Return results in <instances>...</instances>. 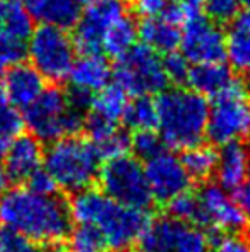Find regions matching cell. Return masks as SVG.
<instances>
[{"mask_svg": "<svg viewBox=\"0 0 250 252\" xmlns=\"http://www.w3.org/2000/svg\"><path fill=\"white\" fill-rule=\"evenodd\" d=\"M0 225L34 246H58L72 230L69 202L57 194H40L29 187L7 189L0 196Z\"/></svg>", "mask_w": 250, "mask_h": 252, "instance_id": "cell-1", "label": "cell"}, {"mask_svg": "<svg viewBox=\"0 0 250 252\" xmlns=\"http://www.w3.org/2000/svg\"><path fill=\"white\" fill-rule=\"evenodd\" d=\"M69 208L77 225L93 226L113 252L129 251L151 223L147 209L120 204L91 187L74 194Z\"/></svg>", "mask_w": 250, "mask_h": 252, "instance_id": "cell-2", "label": "cell"}, {"mask_svg": "<svg viewBox=\"0 0 250 252\" xmlns=\"http://www.w3.org/2000/svg\"><path fill=\"white\" fill-rule=\"evenodd\" d=\"M156 129L165 146L187 150L206 136L209 103L190 88H167L158 93Z\"/></svg>", "mask_w": 250, "mask_h": 252, "instance_id": "cell-3", "label": "cell"}, {"mask_svg": "<svg viewBox=\"0 0 250 252\" xmlns=\"http://www.w3.org/2000/svg\"><path fill=\"white\" fill-rule=\"evenodd\" d=\"M101 161L89 139L65 136L50 143L43 156V168L54 177L58 189L76 194L93 186Z\"/></svg>", "mask_w": 250, "mask_h": 252, "instance_id": "cell-4", "label": "cell"}, {"mask_svg": "<svg viewBox=\"0 0 250 252\" xmlns=\"http://www.w3.org/2000/svg\"><path fill=\"white\" fill-rule=\"evenodd\" d=\"M86 113L74 108L67 91L58 86L45 88L43 93L24 110V126L41 143H54L65 136H76L84 129Z\"/></svg>", "mask_w": 250, "mask_h": 252, "instance_id": "cell-5", "label": "cell"}, {"mask_svg": "<svg viewBox=\"0 0 250 252\" xmlns=\"http://www.w3.org/2000/svg\"><path fill=\"white\" fill-rule=\"evenodd\" d=\"M207 115L206 136L218 146L242 143L250 137V101L247 86L235 77L221 93L213 96Z\"/></svg>", "mask_w": 250, "mask_h": 252, "instance_id": "cell-6", "label": "cell"}, {"mask_svg": "<svg viewBox=\"0 0 250 252\" xmlns=\"http://www.w3.org/2000/svg\"><path fill=\"white\" fill-rule=\"evenodd\" d=\"M31 65L52 83L69 79L76 60V45L67 30L40 24L28 40V55Z\"/></svg>", "mask_w": 250, "mask_h": 252, "instance_id": "cell-7", "label": "cell"}, {"mask_svg": "<svg viewBox=\"0 0 250 252\" xmlns=\"http://www.w3.org/2000/svg\"><path fill=\"white\" fill-rule=\"evenodd\" d=\"M98 182L101 192L120 204L147 209L154 201L147 186L144 165L136 156L122 155L105 159L100 166Z\"/></svg>", "mask_w": 250, "mask_h": 252, "instance_id": "cell-8", "label": "cell"}, {"mask_svg": "<svg viewBox=\"0 0 250 252\" xmlns=\"http://www.w3.org/2000/svg\"><path fill=\"white\" fill-rule=\"evenodd\" d=\"M115 84L127 94H154L167 90L168 77L163 69V59L160 53L146 45H134L130 50L118 57L115 69L111 70Z\"/></svg>", "mask_w": 250, "mask_h": 252, "instance_id": "cell-9", "label": "cell"}, {"mask_svg": "<svg viewBox=\"0 0 250 252\" xmlns=\"http://www.w3.org/2000/svg\"><path fill=\"white\" fill-rule=\"evenodd\" d=\"M142 252H209V232L173 216L151 220L140 237Z\"/></svg>", "mask_w": 250, "mask_h": 252, "instance_id": "cell-10", "label": "cell"}, {"mask_svg": "<svg viewBox=\"0 0 250 252\" xmlns=\"http://www.w3.org/2000/svg\"><path fill=\"white\" fill-rule=\"evenodd\" d=\"M127 12L124 0H96L74 24V45L81 53H101V41L108 26Z\"/></svg>", "mask_w": 250, "mask_h": 252, "instance_id": "cell-11", "label": "cell"}, {"mask_svg": "<svg viewBox=\"0 0 250 252\" xmlns=\"http://www.w3.org/2000/svg\"><path fill=\"white\" fill-rule=\"evenodd\" d=\"M180 48L190 63L223 62L226 59L224 34L206 16L189 17L184 23Z\"/></svg>", "mask_w": 250, "mask_h": 252, "instance_id": "cell-12", "label": "cell"}, {"mask_svg": "<svg viewBox=\"0 0 250 252\" xmlns=\"http://www.w3.org/2000/svg\"><path fill=\"white\" fill-rule=\"evenodd\" d=\"M144 173L153 199L160 202H170L182 192H187L192 182L182 159L167 148L146 159Z\"/></svg>", "mask_w": 250, "mask_h": 252, "instance_id": "cell-13", "label": "cell"}, {"mask_svg": "<svg viewBox=\"0 0 250 252\" xmlns=\"http://www.w3.org/2000/svg\"><path fill=\"white\" fill-rule=\"evenodd\" d=\"M202 209V228L207 232H240L247 223L244 211L230 190L220 184H206L197 192Z\"/></svg>", "mask_w": 250, "mask_h": 252, "instance_id": "cell-14", "label": "cell"}, {"mask_svg": "<svg viewBox=\"0 0 250 252\" xmlns=\"http://www.w3.org/2000/svg\"><path fill=\"white\" fill-rule=\"evenodd\" d=\"M43 146L31 134H17L5 144L3 150V168L10 182H26L36 170L43 166Z\"/></svg>", "mask_w": 250, "mask_h": 252, "instance_id": "cell-15", "label": "cell"}, {"mask_svg": "<svg viewBox=\"0 0 250 252\" xmlns=\"http://www.w3.org/2000/svg\"><path fill=\"white\" fill-rule=\"evenodd\" d=\"M2 83L7 100L17 110H26L45 90L43 76L33 65L23 62L9 67Z\"/></svg>", "mask_w": 250, "mask_h": 252, "instance_id": "cell-16", "label": "cell"}, {"mask_svg": "<svg viewBox=\"0 0 250 252\" xmlns=\"http://www.w3.org/2000/svg\"><path fill=\"white\" fill-rule=\"evenodd\" d=\"M111 79V67L101 53H83L81 59L74 60L69 81L70 88L96 94Z\"/></svg>", "mask_w": 250, "mask_h": 252, "instance_id": "cell-17", "label": "cell"}, {"mask_svg": "<svg viewBox=\"0 0 250 252\" xmlns=\"http://www.w3.org/2000/svg\"><path fill=\"white\" fill-rule=\"evenodd\" d=\"M250 172V151L242 143L224 144L218 153V184L226 190H237Z\"/></svg>", "mask_w": 250, "mask_h": 252, "instance_id": "cell-18", "label": "cell"}, {"mask_svg": "<svg viewBox=\"0 0 250 252\" xmlns=\"http://www.w3.org/2000/svg\"><path fill=\"white\" fill-rule=\"evenodd\" d=\"M33 21L69 30L81 16L77 0H21Z\"/></svg>", "mask_w": 250, "mask_h": 252, "instance_id": "cell-19", "label": "cell"}, {"mask_svg": "<svg viewBox=\"0 0 250 252\" xmlns=\"http://www.w3.org/2000/svg\"><path fill=\"white\" fill-rule=\"evenodd\" d=\"M137 36L146 47L158 53H170L180 47V24H175L165 17H146L137 26Z\"/></svg>", "mask_w": 250, "mask_h": 252, "instance_id": "cell-20", "label": "cell"}, {"mask_svg": "<svg viewBox=\"0 0 250 252\" xmlns=\"http://www.w3.org/2000/svg\"><path fill=\"white\" fill-rule=\"evenodd\" d=\"M231 70L223 62L192 63L189 69L187 79L190 90L202 96H216L233 81Z\"/></svg>", "mask_w": 250, "mask_h": 252, "instance_id": "cell-21", "label": "cell"}, {"mask_svg": "<svg viewBox=\"0 0 250 252\" xmlns=\"http://www.w3.org/2000/svg\"><path fill=\"white\" fill-rule=\"evenodd\" d=\"M226 59L237 72H250V14L244 12L237 16L228 26L224 36Z\"/></svg>", "mask_w": 250, "mask_h": 252, "instance_id": "cell-22", "label": "cell"}, {"mask_svg": "<svg viewBox=\"0 0 250 252\" xmlns=\"http://www.w3.org/2000/svg\"><path fill=\"white\" fill-rule=\"evenodd\" d=\"M137 40V24L129 14H124L108 26L107 33L101 41V52L110 57H122L127 50L136 45Z\"/></svg>", "mask_w": 250, "mask_h": 252, "instance_id": "cell-23", "label": "cell"}, {"mask_svg": "<svg viewBox=\"0 0 250 252\" xmlns=\"http://www.w3.org/2000/svg\"><path fill=\"white\" fill-rule=\"evenodd\" d=\"M0 31L28 43L33 33V19L21 0H0Z\"/></svg>", "mask_w": 250, "mask_h": 252, "instance_id": "cell-24", "label": "cell"}, {"mask_svg": "<svg viewBox=\"0 0 250 252\" xmlns=\"http://www.w3.org/2000/svg\"><path fill=\"white\" fill-rule=\"evenodd\" d=\"M129 94L122 90L118 84H107L103 90H100L93 98L89 112L96 113L98 117L105 120H110V122L117 124L118 120H122L125 112V106L129 100H127Z\"/></svg>", "mask_w": 250, "mask_h": 252, "instance_id": "cell-25", "label": "cell"}, {"mask_svg": "<svg viewBox=\"0 0 250 252\" xmlns=\"http://www.w3.org/2000/svg\"><path fill=\"white\" fill-rule=\"evenodd\" d=\"M182 165L187 170L190 179L207 180L214 172L218 165V151L209 144H195L184 150L182 155Z\"/></svg>", "mask_w": 250, "mask_h": 252, "instance_id": "cell-26", "label": "cell"}, {"mask_svg": "<svg viewBox=\"0 0 250 252\" xmlns=\"http://www.w3.org/2000/svg\"><path fill=\"white\" fill-rule=\"evenodd\" d=\"M124 124L132 130H154L156 129V101L149 94L136 96L127 103Z\"/></svg>", "mask_w": 250, "mask_h": 252, "instance_id": "cell-27", "label": "cell"}, {"mask_svg": "<svg viewBox=\"0 0 250 252\" xmlns=\"http://www.w3.org/2000/svg\"><path fill=\"white\" fill-rule=\"evenodd\" d=\"M168 211L173 218L202 228V209H200L197 194L187 190V192H182L180 196L173 197L168 202Z\"/></svg>", "mask_w": 250, "mask_h": 252, "instance_id": "cell-28", "label": "cell"}, {"mask_svg": "<svg viewBox=\"0 0 250 252\" xmlns=\"http://www.w3.org/2000/svg\"><path fill=\"white\" fill-rule=\"evenodd\" d=\"M69 252H108V247L101 235L87 225H79L76 230H70Z\"/></svg>", "mask_w": 250, "mask_h": 252, "instance_id": "cell-29", "label": "cell"}, {"mask_svg": "<svg viewBox=\"0 0 250 252\" xmlns=\"http://www.w3.org/2000/svg\"><path fill=\"white\" fill-rule=\"evenodd\" d=\"M24 126L23 115L14 105H10L3 91V83L0 79V139L10 141L21 134V129Z\"/></svg>", "mask_w": 250, "mask_h": 252, "instance_id": "cell-30", "label": "cell"}, {"mask_svg": "<svg viewBox=\"0 0 250 252\" xmlns=\"http://www.w3.org/2000/svg\"><path fill=\"white\" fill-rule=\"evenodd\" d=\"M26 55H28L26 41L17 40V38L0 31V72L16 65V63L23 62V59Z\"/></svg>", "mask_w": 250, "mask_h": 252, "instance_id": "cell-31", "label": "cell"}, {"mask_svg": "<svg viewBox=\"0 0 250 252\" xmlns=\"http://www.w3.org/2000/svg\"><path fill=\"white\" fill-rule=\"evenodd\" d=\"M240 0H204L202 10L214 24H230L238 16Z\"/></svg>", "mask_w": 250, "mask_h": 252, "instance_id": "cell-32", "label": "cell"}, {"mask_svg": "<svg viewBox=\"0 0 250 252\" xmlns=\"http://www.w3.org/2000/svg\"><path fill=\"white\" fill-rule=\"evenodd\" d=\"M130 148L136 153V158L147 159L153 155H156L158 151L163 150L165 144L154 130H137L130 137Z\"/></svg>", "mask_w": 250, "mask_h": 252, "instance_id": "cell-33", "label": "cell"}, {"mask_svg": "<svg viewBox=\"0 0 250 252\" xmlns=\"http://www.w3.org/2000/svg\"><path fill=\"white\" fill-rule=\"evenodd\" d=\"M94 148L98 150V155H100L101 159L117 158V156L127 155V151L130 150V137L125 130L117 129L113 134H110L107 139L94 144Z\"/></svg>", "mask_w": 250, "mask_h": 252, "instance_id": "cell-34", "label": "cell"}, {"mask_svg": "<svg viewBox=\"0 0 250 252\" xmlns=\"http://www.w3.org/2000/svg\"><path fill=\"white\" fill-rule=\"evenodd\" d=\"M163 69L168 81L173 83H185L190 69V62L184 57L182 52H170L163 57Z\"/></svg>", "mask_w": 250, "mask_h": 252, "instance_id": "cell-35", "label": "cell"}, {"mask_svg": "<svg viewBox=\"0 0 250 252\" xmlns=\"http://www.w3.org/2000/svg\"><path fill=\"white\" fill-rule=\"evenodd\" d=\"M0 252H38L36 246L23 235L0 225Z\"/></svg>", "mask_w": 250, "mask_h": 252, "instance_id": "cell-36", "label": "cell"}, {"mask_svg": "<svg viewBox=\"0 0 250 252\" xmlns=\"http://www.w3.org/2000/svg\"><path fill=\"white\" fill-rule=\"evenodd\" d=\"M209 252H250V240L235 233H228L211 244Z\"/></svg>", "mask_w": 250, "mask_h": 252, "instance_id": "cell-37", "label": "cell"}, {"mask_svg": "<svg viewBox=\"0 0 250 252\" xmlns=\"http://www.w3.org/2000/svg\"><path fill=\"white\" fill-rule=\"evenodd\" d=\"M26 184L31 190L40 192V194H47V196H50V194H57V189H58L57 184H55V180H54V177H52L50 173L43 168V166H41L40 170H36V172H34L33 175L26 180Z\"/></svg>", "mask_w": 250, "mask_h": 252, "instance_id": "cell-38", "label": "cell"}, {"mask_svg": "<svg viewBox=\"0 0 250 252\" xmlns=\"http://www.w3.org/2000/svg\"><path fill=\"white\" fill-rule=\"evenodd\" d=\"M171 0H134V10L140 17H161L170 7Z\"/></svg>", "mask_w": 250, "mask_h": 252, "instance_id": "cell-39", "label": "cell"}, {"mask_svg": "<svg viewBox=\"0 0 250 252\" xmlns=\"http://www.w3.org/2000/svg\"><path fill=\"white\" fill-rule=\"evenodd\" d=\"M235 199H237L238 206H240L242 211H244L245 218L250 220V172H249L247 179L244 180V184L237 189Z\"/></svg>", "mask_w": 250, "mask_h": 252, "instance_id": "cell-40", "label": "cell"}, {"mask_svg": "<svg viewBox=\"0 0 250 252\" xmlns=\"http://www.w3.org/2000/svg\"><path fill=\"white\" fill-rule=\"evenodd\" d=\"M173 2L177 3L182 10H184L185 21H187L189 17H194V16H199V14H202L204 0H173Z\"/></svg>", "mask_w": 250, "mask_h": 252, "instance_id": "cell-41", "label": "cell"}, {"mask_svg": "<svg viewBox=\"0 0 250 252\" xmlns=\"http://www.w3.org/2000/svg\"><path fill=\"white\" fill-rule=\"evenodd\" d=\"M9 184H10V180H9V177H7L5 168H3V163L0 161V196L7 190Z\"/></svg>", "mask_w": 250, "mask_h": 252, "instance_id": "cell-42", "label": "cell"}, {"mask_svg": "<svg viewBox=\"0 0 250 252\" xmlns=\"http://www.w3.org/2000/svg\"><path fill=\"white\" fill-rule=\"evenodd\" d=\"M240 5L245 9V12L250 14V0H240Z\"/></svg>", "mask_w": 250, "mask_h": 252, "instance_id": "cell-43", "label": "cell"}, {"mask_svg": "<svg viewBox=\"0 0 250 252\" xmlns=\"http://www.w3.org/2000/svg\"><path fill=\"white\" fill-rule=\"evenodd\" d=\"M93 2H96V0H77L79 5H89V3H93Z\"/></svg>", "mask_w": 250, "mask_h": 252, "instance_id": "cell-44", "label": "cell"}, {"mask_svg": "<svg viewBox=\"0 0 250 252\" xmlns=\"http://www.w3.org/2000/svg\"><path fill=\"white\" fill-rule=\"evenodd\" d=\"M5 143H7V141L0 139V156L3 155V150H5Z\"/></svg>", "mask_w": 250, "mask_h": 252, "instance_id": "cell-45", "label": "cell"}, {"mask_svg": "<svg viewBox=\"0 0 250 252\" xmlns=\"http://www.w3.org/2000/svg\"><path fill=\"white\" fill-rule=\"evenodd\" d=\"M47 252H62V251H57V249H54V251H47Z\"/></svg>", "mask_w": 250, "mask_h": 252, "instance_id": "cell-46", "label": "cell"}, {"mask_svg": "<svg viewBox=\"0 0 250 252\" xmlns=\"http://www.w3.org/2000/svg\"><path fill=\"white\" fill-rule=\"evenodd\" d=\"M124 252H136V251H124ZM140 252H142V251H140Z\"/></svg>", "mask_w": 250, "mask_h": 252, "instance_id": "cell-47", "label": "cell"}]
</instances>
